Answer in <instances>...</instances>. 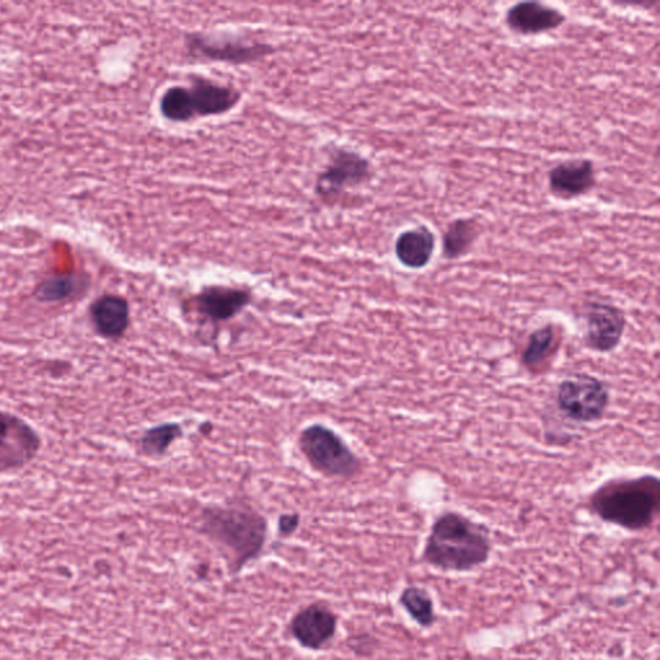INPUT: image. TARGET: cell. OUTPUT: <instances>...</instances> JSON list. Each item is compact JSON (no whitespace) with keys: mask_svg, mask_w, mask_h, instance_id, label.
<instances>
[{"mask_svg":"<svg viewBox=\"0 0 660 660\" xmlns=\"http://www.w3.org/2000/svg\"><path fill=\"white\" fill-rule=\"evenodd\" d=\"M491 549L487 526L458 512H445L431 526L422 561L445 573H469L489 561Z\"/></svg>","mask_w":660,"mask_h":660,"instance_id":"6da1fadb","label":"cell"},{"mask_svg":"<svg viewBox=\"0 0 660 660\" xmlns=\"http://www.w3.org/2000/svg\"><path fill=\"white\" fill-rule=\"evenodd\" d=\"M660 504L657 476L613 480L600 487L590 500V508L603 522L629 532L649 530L656 522Z\"/></svg>","mask_w":660,"mask_h":660,"instance_id":"7a4b0ae2","label":"cell"},{"mask_svg":"<svg viewBox=\"0 0 660 660\" xmlns=\"http://www.w3.org/2000/svg\"><path fill=\"white\" fill-rule=\"evenodd\" d=\"M202 530L229 554L234 569L240 570L262 551L268 524L252 510L209 508L204 510Z\"/></svg>","mask_w":660,"mask_h":660,"instance_id":"3957f363","label":"cell"},{"mask_svg":"<svg viewBox=\"0 0 660 660\" xmlns=\"http://www.w3.org/2000/svg\"><path fill=\"white\" fill-rule=\"evenodd\" d=\"M300 451L317 471L332 478L349 479L361 469V460L334 431L311 424L300 432Z\"/></svg>","mask_w":660,"mask_h":660,"instance_id":"277c9868","label":"cell"},{"mask_svg":"<svg viewBox=\"0 0 660 660\" xmlns=\"http://www.w3.org/2000/svg\"><path fill=\"white\" fill-rule=\"evenodd\" d=\"M557 405L571 421L590 423L601 420L608 406L606 386L590 374H574L557 388Z\"/></svg>","mask_w":660,"mask_h":660,"instance_id":"5b68a950","label":"cell"},{"mask_svg":"<svg viewBox=\"0 0 660 660\" xmlns=\"http://www.w3.org/2000/svg\"><path fill=\"white\" fill-rule=\"evenodd\" d=\"M185 44L189 55L197 60L232 65L259 61L275 53L274 47L266 43H249L201 33L187 34Z\"/></svg>","mask_w":660,"mask_h":660,"instance_id":"8992f818","label":"cell"},{"mask_svg":"<svg viewBox=\"0 0 660 660\" xmlns=\"http://www.w3.org/2000/svg\"><path fill=\"white\" fill-rule=\"evenodd\" d=\"M42 440L31 424L16 414L0 410V474L31 464L38 456Z\"/></svg>","mask_w":660,"mask_h":660,"instance_id":"52a82bcc","label":"cell"},{"mask_svg":"<svg viewBox=\"0 0 660 660\" xmlns=\"http://www.w3.org/2000/svg\"><path fill=\"white\" fill-rule=\"evenodd\" d=\"M372 178L371 163L357 152L344 149L330 156L329 164L319 174L317 194L322 200L340 195L348 187H355Z\"/></svg>","mask_w":660,"mask_h":660,"instance_id":"ba28073f","label":"cell"},{"mask_svg":"<svg viewBox=\"0 0 660 660\" xmlns=\"http://www.w3.org/2000/svg\"><path fill=\"white\" fill-rule=\"evenodd\" d=\"M584 342L598 352H611L619 346L626 330L625 314L607 304H589L584 312Z\"/></svg>","mask_w":660,"mask_h":660,"instance_id":"9c48e42d","label":"cell"},{"mask_svg":"<svg viewBox=\"0 0 660 660\" xmlns=\"http://www.w3.org/2000/svg\"><path fill=\"white\" fill-rule=\"evenodd\" d=\"M189 99L194 117H207L230 112L238 105L240 93L235 88L212 82L203 77H193Z\"/></svg>","mask_w":660,"mask_h":660,"instance_id":"30bf717a","label":"cell"},{"mask_svg":"<svg viewBox=\"0 0 660 660\" xmlns=\"http://www.w3.org/2000/svg\"><path fill=\"white\" fill-rule=\"evenodd\" d=\"M252 295L248 291L223 287L204 288L194 298L197 312L212 321L230 320L251 304Z\"/></svg>","mask_w":660,"mask_h":660,"instance_id":"8fae6325","label":"cell"},{"mask_svg":"<svg viewBox=\"0 0 660 660\" xmlns=\"http://www.w3.org/2000/svg\"><path fill=\"white\" fill-rule=\"evenodd\" d=\"M565 16L560 10L538 2L513 4L505 13V24L520 35H537L560 27Z\"/></svg>","mask_w":660,"mask_h":660,"instance_id":"7c38bea8","label":"cell"},{"mask_svg":"<svg viewBox=\"0 0 660 660\" xmlns=\"http://www.w3.org/2000/svg\"><path fill=\"white\" fill-rule=\"evenodd\" d=\"M595 166L591 160L565 161L549 172V189L562 200H573L589 193L595 186Z\"/></svg>","mask_w":660,"mask_h":660,"instance_id":"4fadbf2b","label":"cell"},{"mask_svg":"<svg viewBox=\"0 0 660 660\" xmlns=\"http://www.w3.org/2000/svg\"><path fill=\"white\" fill-rule=\"evenodd\" d=\"M334 614L325 606L311 605L292 622V633L305 648L319 649L335 634Z\"/></svg>","mask_w":660,"mask_h":660,"instance_id":"5bb4252c","label":"cell"},{"mask_svg":"<svg viewBox=\"0 0 660 660\" xmlns=\"http://www.w3.org/2000/svg\"><path fill=\"white\" fill-rule=\"evenodd\" d=\"M90 317L101 337L120 340L129 327V305L126 298L105 295L91 305Z\"/></svg>","mask_w":660,"mask_h":660,"instance_id":"9a60e30c","label":"cell"},{"mask_svg":"<svg viewBox=\"0 0 660 660\" xmlns=\"http://www.w3.org/2000/svg\"><path fill=\"white\" fill-rule=\"evenodd\" d=\"M435 235L428 226L417 227L399 235L395 253L401 265L408 269L426 268L435 251Z\"/></svg>","mask_w":660,"mask_h":660,"instance_id":"2e32d148","label":"cell"},{"mask_svg":"<svg viewBox=\"0 0 660 660\" xmlns=\"http://www.w3.org/2000/svg\"><path fill=\"white\" fill-rule=\"evenodd\" d=\"M480 225L474 218H459L453 221L443 237V255L446 260H457L468 253L480 235Z\"/></svg>","mask_w":660,"mask_h":660,"instance_id":"e0dca14e","label":"cell"},{"mask_svg":"<svg viewBox=\"0 0 660 660\" xmlns=\"http://www.w3.org/2000/svg\"><path fill=\"white\" fill-rule=\"evenodd\" d=\"M399 603L409 617L422 628H431L437 621L434 600L426 589L409 585L401 592Z\"/></svg>","mask_w":660,"mask_h":660,"instance_id":"ac0fdd59","label":"cell"},{"mask_svg":"<svg viewBox=\"0 0 660 660\" xmlns=\"http://www.w3.org/2000/svg\"><path fill=\"white\" fill-rule=\"evenodd\" d=\"M86 284L83 277L79 275L54 276L36 288L35 297L41 303H61L79 295Z\"/></svg>","mask_w":660,"mask_h":660,"instance_id":"d6986e66","label":"cell"},{"mask_svg":"<svg viewBox=\"0 0 660 660\" xmlns=\"http://www.w3.org/2000/svg\"><path fill=\"white\" fill-rule=\"evenodd\" d=\"M183 435L178 423H163L149 429L141 437V452L148 457H160L170 450V446Z\"/></svg>","mask_w":660,"mask_h":660,"instance_id":"ffe728a7","label":"cell"},{"mask_svg":"<svg viewBox=\"0 0 660 660\" xmlns=\"http://www.w3.org/2000/svg\"><path fill=\"white\" fill-rule=\"evenodd\" d=\"M556 334L551 326L542 327L531 334L523 352V361L530 368H537L547 361L555 349Z\"/></svg>","mask_w":660,"mask_h":660,"instance_id":"44dd1931","label":"cell"},{"mask_svg":"<svg viewBox=\"0 0 660 660\" xmlns=\"http://www.w3.org/2000/svg\"><path fill=\"white\" fill-rule=\"evenodd\" d=\"M160 112L166 120L175 123L195 120L190 106L189 88L175 86L167 90L160 100Z\"/></svg>","mask_w":660,"mask_h":660,"instance_id":"7402d4cb","label":"cell"},{"mask_svg":"<svg viewBox=\"0 0 660 660\" xmlns=\"http://www.w3.org/2000/svg\"><path fill=\"white\" fill-rule=\"evenodd\" d=\"M299 525V516L297 513H292V515H283L278 519V532L282 535H291L297 531Z\"/></svg>","mask_w":660,"mask_h":660,"instance_id":"603a6c76","label":"cell"}]
</instances>
